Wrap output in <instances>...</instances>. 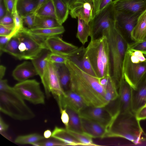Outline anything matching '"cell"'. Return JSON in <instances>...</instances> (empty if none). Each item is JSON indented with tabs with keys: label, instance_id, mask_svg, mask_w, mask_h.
I'll return each instance as SVG.
<instances>
[{
	"label": "cell",
	"instance_id": "cell-1",
	"mask_svg": "<svg viewBox=\"0 0 146 146\" xmlns=\"http://www.w3.org/2000/svg\"><path fill=\"white\" fill-rule=\"evenodd\" d=\"M65 64L70 76V90L79 95L87 106L100 107L108 105L105 89L99 78L86 73L69 60Z\"/></svg>",
	"mask_w": 146,
	"mask_h": 146
},
{
	"label": "cell",
	"instance_id": "cell-2",
	"mask_svg": "<svg viewBox=\"0 0 146 146\" xmlns=\"http://www.w3.org/2000/svg\"><path fill=\"white\" fill-rule=\"evenodd\" d=\"M0 110L12 118L26 120L34 117L35 114L24 100L10 86L6 79H0Z\"/></svg>",
	"mask_w": 146,
	"mask_h": 146
},
{
	"label": "cell",
	"instance_id": "cell-3",
	"mask_svg": "<svg viewBox=\"0 0 146 146\" xmlns=\"http://www.w3.org/2000/svg\"><path fill=\"white\" fill-rule=\"evenodd\" d=\"M105 36L109 44L111 61V75L118 88L119 84L124 79L123 66L128 43L125 36L115 24L102 35Z\"/></svg>",
	"mask_w": 146,
	"mask_h": 146
},
{
	"label": "cell",
	"instance_id": "cell-4",
	"mask_svg": "<svg viewBox=\"0 0 146 146\" xmlns=\"http://www.w3.org/2000/svg\"><path fill=\"white\" fill-rule=\"evenodd\" d=\"M135 114L132 112L119 113L115 118L106 135V137L125 138L135 144L143 140L144 133Z\"/></svg>",
	"mask_w": 146,
	"mask_h": 146
},
{
	"label": "cell",
	"instance_id": "cell-5",
	"mask_svg": "<svg viewBox=\"0 0 146 146\" xmlns=\"http://www.w3.org/2000/svg\"><path fill=\"white\" fill-rule=\"evenodd\" d=\"M86 49L97 78L111 76L110 49L106 37L103 35L91 40Z\"/></svg>",
	"mask_w": 146,
	"mask_h": 146
},
{
	"label": "cell",
	"instance_id": "cell-6",
	"mask_svg": "<svg viewBox=\"0 0 146 146\" xmlns=\"http://www.w3.org/2000/svg\"><path fill=\"white\" fill-rule=\"evenodd\" d=\"M23 29L16 35L19 41V48L22 60H31L38 56L44 49H47L45 40L28 33Z\"/></svg>",
	"mask_w": 146,
	"mask_h": 146
},
{
	"label": "cell",
	"instance_id": "cell-7",
	"mask_svg": "<svg viewBox=\"0 0 146 146\" xmlns=\"http://www.w3.org/2000/svg\"><path fill=\"white\" fill-rule=\"evenodd\" d=\"M91 40L102 36L115 24V11L113 1L100 12L95 15L89 23Z\"/></svg>",
	"mask_w": 146,
	"mask_h": 146
},
{
	"label": "cell",
	"instance_id": "cell-8",
	"mask_svg": "<svg viewBox=\"0 0 146 146\" xmlns=\"http://www.w3.org/2000/svg\"><path fill=\"white\" fill-rule=\"evenodd\" d=\"M13 88L24 100L34 104H44L45 96L39 82L35 79L19 82Z\"/></svg>",
	"mask_w": 146,
	"mask_h": 146
},
{
	"label": "cell",
	"instance_id": "cell-9",
	"mask_svg": "<svg viewBox=\"0 0 146 146\" xmlns=\"http://www.w3.org/2000/svg\"><path fill=\"white\" fill-rule=\"evenodd\" d=\"M78 113L81 117L91 120L103 125L107 127L108 131L115 116V114L106 106L96 107L86 106Z\"/></svg>",
	"mask_w": 146,
	"mask_h": 146
},
{
	"label": "cell",
	"instance_id": "cell-10",
	"mask_svg": "<svg viewBox=\"0 0 146 146\" xmlns=\"http://www.w3.org/2000/svg\"><path fill=\"white\" fill-rule=\"evenodd\" d=\"M41 79L47 98L52 94L57 100L64 94L54 64L48 62L44 75Z\"/></svg>",
	"mask_w": 146,
	"mask_h": 146
},
{
	"label": "cell",
	"instance_id": "cell-11",
	"mask_svg": "<svg viewBox=\"0 0 146 146\" xmlns=\"http://www.w3.org/2000/svg\"><path fill=\"white\" fill-rule=\"evenodd\" d=\"M146 72V62L133 63L125 54L123 66V78L132 89L135 90Z\"/></svg>",
	"mask_w": 146,
	"mask_h": 146
},
{
	"label": "cell",
	"instance_id": "cell-12",
	"mask_svg": "<svg viewBox=\"0 0 146 146\" xmlns=\"http://www.w3.org/2000/svg\"><path fill=\"white\" fill-rule=\"evenodd\" d=\"M69 9L72 18H79L88 23L94 16L93 0H74Z\"/></svg>",
	"mask_w": 146,
	"mask_h": 146
},
{
	"label": "cell",
	"instance_id": "cell-13",
	"mask_svg": "<svg viewBox=\"0 0 146 146\" xmlns=\"http://www.w3.org/2000/svg\"><path fill=\"white\" fill-rule=\"evenodd\" d=\"M115 12L127 15L141 14L146 9V0H115Z\"/></svg>",
	"mask_w": 146,
	"mask_h": 146
},
{
	"label": "cell",
	"instance_id": "cell-14",
	"mask_svg": "<svg viewBox=\"0 0 146 146\" xmlns=\"http://www.w3.org/2000/svg\"><path fill=\"white\" fill-rule=\"evenodd\" d=\"M46 48L51 52L63 55L68 58V55L76 50L78 47L63 40L56 36L48 38L44 40Z\"/></svg>",
	"mask_w": 146,
	"mask_h": 146
},
{
	"label": "cell",
	"instance_id": "cell-15",
	"mask_svg": "<svg viewBox=\"0 0 146 146\" xmlns=\"http://www.w3.org/2000/svg\"><path fill=\"white\" fill-rule=\"evenodd\" d=\"M68 58L86 73L97 77L86 52V48L84 47H78L70 53Z\"/></svg>",
	"mask_w": 146,
	"mask_h": 146
},
{
	"label": "cell",
	"instance_id": "cell-16",
	"mask_svg": "<svg viewBox=\"0 0 146 146\" xmlns=\"http://www.w3.org/2000/svg\"><path fill=\"white\" fill-rule=\"evenodd\" d=\"M118 88V111L119 113L124 114L132 112L131 110L132 88L123 79L120 82Z\"/></svg>",
	"mask_w": 146,
	"mask_h": 146
},
{
	"label": "cell",
	"instance_id": "cell-17",
	"mask_svg": "<svg viewBox=\"0 0 146 146\" xmlns=\"http://www.w3.org/2000/svg\"><path fill=\"white\" fill-rule=\"evenodd\" d=\"M59 108H68L78 113L86 106L82 98L73 91L69 90L57 100Z\"/></svg>",
	"mask_w": 146,
	"mask_h": 146
},
{
	"label": "cell",
	"instance_id": "cell-18",
	"mask_svg": "<svg viewBox=\"0 0 146 146\" xmlns=\"http://www.w3.org/2000/svg\"><path fill=\"white\" fill-rule=\"evenodd\" d=\"M141 14L127 15L115 11V23L116 27L125 36L130 38L131 33Z\"/></svg>",
	"mask_w": 146,
	"mask_h": 146
},
{
	"label": "cell",
	"instance_id": "cell-19",
	"mask_svg": "<svg viewBox=\"0 0 146 146\" xmlns=\"http://www.w3.org/2000/svg\"><path fill=\"white\" fill-rule=\"evenodd\" d=\"M131 110L135 114L142 108L146 102V72L139 83L135 90L132 89Z\"/></svg>",
	"mask_w": 146,
	"mask_h": 146
},
{
	"label": "cell",
	"instance_id": "cell-20",
	"mask_svg": "<svg viewBox=\"0 0 146 146\" xmlns=\"http://www.w3.org/2000/svg\"><path fill=\"white\" fill-rule=\"evenodd\" d=\"M81 118L84 133L92 138L106 137L108 131L106 126L93 120Z\"/></svg>",
	"mask_w": 146,
	"mask_h": 146
},
{
	"label": "cell",
	"instance_id": "cell-21",
	"mask_svg": "<svg viewBox=\"0 0 146 146\" xmlns=\"http://www.w3.org/2000/svg\"><path fill=\"white\" fill-rule=\"evenodd\" d=\"M12 75L19 82L38 75V74L31 62L25 61L15 67Z\"/></svg>",
	"mask_w": 146,
	"mask_h": 146
},
{
	"label": "cell",
	"instance_id": "cell-22",
	"mask_svg": "<svg viewBox=\"0 0 146 146\" xmlns=\"http://www.w3.org/2000/svg\"><path fill=\"white\" fill-rule=\"evenodd\" d=\"M146 35V9L139 16L132 31L130 38L134 42L143 41Z\"/></svg>",
	"mask_w": 146,
	"mask_h": 146
},
{
	"label": "cell",
	"instance_id": "cell-23",
	"mask_svg": "<svg viewBox=\"0 0 146 146\" xmlns=\"http://www.w3.org/2000/svg\"><path fill=\"white\" fill-rule=\"evenodd\" d=\"M23 30L44 40L50 37L61 34L65 31L64 27L62 25L53 28H33L31 29L24 27Z\"/></svg>",
	"mask_w": 146,
	"mask_h": 146
},
{
	"label": "cell",
	"instance_id": "cell-24",
	"mask_svg": "<svg viewBox=\"0 0 146 146\" xmlns=\"http://www.w3.org/2000/svg\"><path fill=\"white\" fill-rule=\"evenodd\" d=\"M51 137L63 142L66 145L83 146L66 128L55 126L52 132Z\"/></svg>",
	"mask_w": 146,
	"mask_h": 146
},
{
	"label": "cell",
	"instance_id": "cell-25",
	"mask_svg": "<svg viewBox=\"0 0 146 146\" xmlns=\"http://www.w3.org/2000/svg\"><path fill=\"white\" fill-rule=\"evenodd\" d=\"M56 68L61 86L64 92L70 90V76L65 64H53Z\"/></svg>",
	"mask_w": 146,
	"mask_h": 146
},
{
	"label": "cell",
	"instance_id": "cell-26",
	"mask_svg": "<svg viewBox=\"0 0 146 146\" xmlns=\"http://www.w3.org/2000/svg\"><path fill=\"white\" fill-rule=\"evenodd\" d=\"M50 52L48 49H44L38 56L31 60L38 75L40 78L44 75L48 63L46 58Z\"/></svg>",
	"mask_w": 146,
	"mask_h": 146
},
{
	"label": "cell",
	"instance_id": "cell-27",
	"mask_svg": "<svg viewBox=\"0 0 146 146\" xmlns=\"http://www.w3.org/2000/svg\"><path fill=\"white\" fill-rule=\"evenodd\" d=\"M38 5V0H18L17 11L21 17L35 13Z\"/></svg>",
	"mask_w": 146,
	"mask_h": 146
},
{
	"label": "cell",
	"instance_id": "cell-28",
	"mask_svg": "<svg viewBox=\"0 0 146 146\" xmlns=\"http://www.w3.org/2000/svg\"><path fill=\"white\" fill-rule=\"evenodd\" d=\"M54 5L56 19L61 25L67 19L69 10L67 5L63 0H52Z\"/></svg>",
	"mask_w": 146,
	"mask_h": 146
},
{
	"label": "cell",
	"instance_id": "cell-29",
	"mask_svg": "<svg viewBox=\"0 0 146 146\" xmlns=\"http://www.w3.org/2000/svg\"><path fill=\"white\" fill-rule=\"evenodd\" d=\"M66 111L69 116V121L66 129L72 131L83 133L81 118L79 113L68 108H66Z\"/></svg>",
	"mask_w": 146,
	"mask_h": 146
},
{
	"label": "cell",
	"instance_id": "cell-30",
	"mask_svg": "<svg viewBox=\"0 0 146 146\" xmlns=\"http://www.w3.org/2000/svg\"><path fill=\"white\" fill-rule=\"evenodd\" d=\"M77 32L76 37L80 42L84 45L88 41V38L90 36L91 29L89 23L84 20L78 18Z\"/></svg>",
	"mask_w": 146,
	"mask_h": 146
},
{
	"label": "cell",
	"instance_id": "cell-31",
	"mask_svg": "<svg viewBox=\"0 0 146 146\" xmlns=\"http://www.w3.org/2000/svg\"><path fill=\"white\" fill-rule=\"evenodd\" d=\"M19 41L17 36L15 35L12 37L0 52V55L5 52L14 56L19 60L22 57L19 47Z\"/></svg>",
	"mask_w": 146,
	"mask_h": 146
},
{
	"label": "cell",
	"instance_id": "cell-32",
	"mask_svg": "<svg viewBox=\"0 0 146 146\" xmlns=\"http://www.w3.org/2000/svg\"><path fill=\"white\" fill-rule=\"evenodd\" d=\"M60 26L55 18L36 15L33 28H50Z\"/></svg>",
	"mask_w": 146,
	"mask_h": 146
},
{
	"label": "cell",
	"instance_id": "cell-33",
	"mask_svg": "<svg viewBox=\"0 0 146 146\" xmlns=\"http://www.w3.org/2000/svg\"><path fill=\"white\" fill-rule=\"evenodd\" d=\"M117 88L115 82L111 76H110L108 82L105 88V98L108 104L118 98L119 94L117 90Z\"/></svg>",
	"mask_w": 146,
	"mask_h": 146
},
{
	"label": "cell",
	"instance_id": "cell-34",
	"mask_svg": "<svg viewBox=\"0 0 146 146\" xmlns=\"http://www.w3.org/2000/svg\"><path fill=\"white\" fill-rule=\"evenodd\" d=\"M35 13L38 16L51 17L56 19L52 0H46L39 7Z\"/></svg>",
	"mask_w": 146,
	"mask_h": 146
},
{
	"label": "cell",
	"instance_id": "cell-35",
	"mask_svg": "<svg viewBox=\"0 0 146 146\" xmlns=\"http://www.w3.org/2000/svg\"><path fill=\"white\" fill-rule=\"evenodd\" d=\"M44 139V136L39 134L33 133L19 136L15 139V142L19 144L32 145L33 143L42 140Z\"/></svg>",
	"mask_w": 146,
	"mask_h": 146
},
{
	"label": "cell",
	"instance_id": "cell-36",
	"mask_svg": "<svg viewBox=\"0 0 146 146\" xmlns=\"http://www.w3.org/2000/svg\"><path fill=\"white\" fill-rule=\"evenodd\" d=\"M66 129L71 135L80 142L83 146L98 145L93 142L91 137L85 133H78Z\"/></svg>",
	"mask_w": 146,
	"mask_h": 146
},
{
	"label": "cell",
	"instance_id": "cell-37",
	"mask_svg": "<svg viewBox=\"0 0 146 146\" xmlns=\"http://www.w3.org/2000/svg\"><path fill=\"white\" fill-rule=\"evenodd\" d=\"M15 28L13 32L8 35L11 38L18 33L22 31L24 28L22 17L18 13L16 8L13 14Z\"/></svg>",
	"mask_w": 146,
	"mask_h": 146
},
{
	"label": "cell",
	"instance_id": "cell-38",
	"mask_svg": "<svg viewBox=\"0 0 146 146\" xmlns=\"http://www.w3.org/2000/svg\"><path fill=\"white\" fill-rule=\"evenodd\" d=\"M46 60L48 62L52 64H65L68 60L63 55L51 52L48 54Z\"/></svg>",
	"mask_w": 146,
	"mask_h": 146
},
{
	"label": "cell",
	"instance_id": "cell-39",
	"mask_svg": "<svg viewBox=\"0 0 146 146\" xmlns=\"http://www.w3.org/2000/svg\"><path fill=\"white\" fill-rule=\"evenodd\" d=\"M44 139L38 142L33 143L32 145L38 146H66L63 142L52 137Z\"/></svg>",
	"mask_w": 146,
	"mask_h": 146
},
{
	"label": "cell",
	"instance_id": "cell-40",
	"mask_svg": "<svg viewBox=\"0 0 146 146\" xmlns=\"http://www.w3.org/2000/svg\"><path fill=\"white\" fill-rule=\"evenodd\" d=\"M35 16V13H32L21 17L24 27L28 29L33 28Z\"/></svg>",
	"mask_w": 146,
	"mask_h": 146
},
{
	"label": "cell",
	"instance_id": "cell-41",
	"mask_svg": "<svg viewBox=\"0 0 146 146\" xmlns=\"http://www.w3.org/2000/svg\"><path fill=\"white\" fill-rule=\"evenodd\" d=\"M94 15L100 12L113 1L112 0H93Z\"/></svg>",
	"mask_w": 146,
	"mask_h": 146
},
{
	"label": "cell",
	"instance_id": "cell-42",
	"mask_svg": "<svg viewBox=\"0 0 146 146\" xmlns=\"http://www.w3.org/2000/svg\"><path fill=\"white\" fill-rule=\"evenodd\" d=\"M13 23L6 25H0V36H7L11 34L14 29Z\"/></svg>",
	"mask_w": 146,
	"mask_h": 146
},
{
	"label": "cell",
	"instance_id": "cell-43",
	"mask_svg": "<svg viewBox=\"0 0 146 146\" xmlns=\"http://www.w3.org/2000/svg\"><path fill=\"white\" fill-rule=\"evenodd\" d=\"M129 48L146 52V40L128 43Z\"/></svg>",
	"mask_w": 146,
	"mask_h": 146
},
{
	"label": "cell",
	"instance_id": "cell-44",
	"mask_svg": "<svg viewBox=\"0 0 146 146\" xmlns=\"http://www.w3.org/2000/svg\"><path fill=\"white\" fill-rule=\"evenodd\" d=\"M17 1L18 0H3L7 11L13 15L16 8Z\"/></svg>",
	"mask_w": 146,
	"mask_h": 146
},
{
	"label": "cell",
	"instance_id": "cell-45",
	"mask_svg": "<svg viewBox=\"0 0 146 146\" xmlns=\"http://www.w3.org/2000/svg\"><path fill=\"white\" fill-rule=\"evenodd\" d=\"M13 23V15L8 11L6 14L0 19V25H8Z\"/></svg>",
	"mask_w": 146,
	"mask_h": 146
},
{
	"label": "cell",
	"instance_id": "cell-46",
	"mask_svg": "<svg viewBox=\"0 0 146 146\" xmlns=\"http://www.w3.org/2000/svg\"><path fill=\"white\" fill-rule=\"evenodd\" d=\"M61 114V119L62 123L65 126V128L68 127L69 121V116L66 110L62 108H60Z\"/></svg>",
	"mask_w": 146,
	"mask_h": 146
},
{
	"label": "cell",
	"instance_id": "cell-47",
	"mask_svg": "<svg viewBox=\"0 0 146 146\" xmlns=\"http://www.w3.org/2000/svg\"><path fill=\"white\" fill-rule=\"evenodd\" d=\"M135 116L138 120L146 119V107H143L139 110L136 113Z\"/></svg>",
	"mask_w": 146,
	"mask_h": 146
},
{
	"label": "cell",
	"instance_id": "cell-48",
	"mask_svg": "<svg viewBox=\"0 0 146 146\" xmlns=\"http://www.w3.org/2000/svg\"><path fill=\"white\" fill-rule=\"evenodd\" d=\"M11 38L9 36H0V51H1Z\"/></svg>",
	"mask_w": 146,
	"mask_h": 146
},
{
	"label": "cell",
	"instance_id": "cell-49",
	"mask_svg": "<svg viewBox=\"0 0 146 146\" xmlns=\"http://www.w3.org/2000/svg\"><path fill=\"white\" fill-rule=\"evenodd\" d=\"M9 125L6 123L1 116L0 118V133L2 135L5 133L9 127Z\"/></svg>",
	"mask_w": 146,
	"mask_h": 146
},
{
	"label": "cell",
	"instance_id": "cell-50",
	"mask_svg": "<svg viewBox=\"0 0 146 146\" xmlns=\"http://www.w3.org/2000/svg\"><path fill=\"white\" fill-rule=\"evenodd\" d=\"M7 11L3 0H0V19L6 14Z\"/></svg>",
	"mask_w": 146,
	"mask_h": 146
},
{
	"label": "cell",
	"instance_id": "cell-51",
	"mask_svg": "<svg viewBox=\"0 0 146 146\" xmlns=\"http://www.w3.org/2000/svg\"><path fill=\"white\" fill-rule=\"evenodd\" d=\"M110 76H106L99 78L100 83L101 85L105 88L108 82Z\"/></svg>",
	"mask_w": 146,
	"mask_h": 146
},
{
	"label": "cell",
	"instance_id": "cell-52",
	"mask_svg": "<svg viewBox=\"0 0 146 146\" xmlns=\"http://www.w3.org/2000/svg\"><path fill=\"white\" fill-rule=\"evenodd\" d=\"M6 68L3 65H1L0 66V79H3L4 77L5 71Z\"/></svg>",
	"mask_w": 146,
	"mask_h": 146
},
{
	"label": "cell",
	"instance_id": "cell-53",
	"mask_svg": "<svg viewBox=\"0 0 146 146\" xmlns=\"http://www.w3.org/2000/svg\"><path fill=\"white\" fill-rule=\"evenodd\" d=\"M52 132L50 130L47 129L45 130L44 133V137L46 139H48L51 137Z\"/></svg>",
	"mask_w": 146,
	"mask_h": 146
},
{
	"label": "cell",
	"instance_id": "cell-54",
	"mask_svg": "<svg viewBox=\"0 0 146 146\" xmlns=\"http://www.w3.org/2000/svg\"><path fill=\"white\" fill-rule=\"evenodd\" d=\"M145 107H146V103H145V105L142 108Z\"/></svg>",
	"mask_w": 146,
	"mask_h": 146
},
{
	"label": "cell",
	"instance_id": "cell-55",
	"mask_svg": "<svg viewBox=\"0 0 146 146\" xmlns=\"http://www.w3.org/2000/svg\"><path fill=\"white\" fill-rule=\"evenodd\" d=\"M144 40H146V36H145V39Z\"/></svg>",
	"mask_w": 146,
	"mask_h": 146
}]
</instances>
